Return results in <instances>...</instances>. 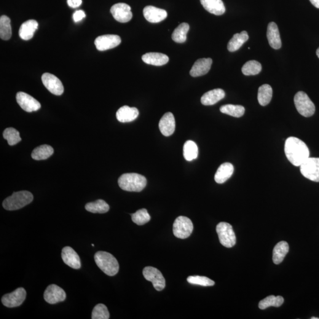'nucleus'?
I'll use <instances>...</instances> for the list:
<instances>
[{"mask_svg": "<svg viewBox=\"0 0 319 319\" xmlns=\"http://www.w3.org/2000/svg\"><path fill=\"white\" fill-rule=\"evenodd\" d=\"M311 319H319V318H314V317H312V318H311Z\"/></svg>", "mask_w": 319, "mask_h": 319, "instance_id": "47", "label": "nucleus"}, {"mask_svg": "<svg viewBox=\"0 0 319 319\" xmlns=\"http://www.w3.org/2000/svg\"><path fill=\"white\" fill-rule=\"evenodd\" d=\"M33 200V196L28 191L15 192L11 197H8L2 203L5 210L15 211L20 210L26 205L30 204Z\"/></svg>", "mask_w": 319, "mask_h": 319, "instance_id": "4", "label": "nucleus"}, {"mask_svg": "<svg viewBox=\"0 0 319 319\" xmlns=\"http://www.w3.org/2000/svg\"><path fill=\"white\" fill-rule=\"evenodd\" d=\"M273 96L272 87L268 84H264L259 88L258 92V103L261 106H266L270 104Z\"/></svg>", "mask_w": 319, "mask_h": 319, "instance_id": "31", "label": "nucleus"}, {"mask_svg": "<svg viewBox=\"0 0 319 319\" xmlns=\"http://www.w3.org/2000/svg\"><path fill=\"white\" fill-rule=\"evenodd\" d=\"M143 15L145 18L152 23H157L164 20L167 17L166 10L149 5L144 8Z\"/></svg>", "mask_w": 319, "mask_h": 319, "instance_id": "16", "label": "nucleus"}, {"mask_svg": "<svg viewBox=\"0 0 319 319\" xmlns=\"http://www.w3.org/2000/svg\"><path fill=\"white\" fill-rule=\"evenodd\" d=\"M316 55H317L318 57L319 58V47L318 48L317 51H316Z\"/></svg>", "mask_w": 319, "mask_h": 319, "instance_id": "46", "label": "nucleus"}, {"mask_svg": "<svg viewBox=\"0 0 319 319\" xmlns=\"http://www.w3.org/2000/svg\"><path fill=\"white\" fill-rule=\"evenodd\" d=\"M95 261L97 266L109 276H114L119 272V264L112 254L105 251H98L95 254Z\"/></svg>", "mask_w": 319, "mask_h": 319, "instance_id": "3", "label": "nucleus"}, {"mask_svg": "<svg viewBox=\"0 0 319 319\" xmlns=\"http://www.w3.org/2000/svg\"><path fill=\"white\" fill-rule=\"evenodd\" d=\"M142 60L148 65L160 66L166 65L169 61V58L163 53L150 52L142 56Z\"/></svg>", "mask_w": 319, "mask_h": 319, "instance_id": "23", "label": "nucleus"}, {"mask_svg": "<svg viewBox=\"0 0 319 319\" xmlns=\"http://www.w3.org/2000/svg\"><path fill=\"white\" fill-rule=\"evenodd\" d=\"M194 230L191 220L186 216L178 217L173 225V234L180 239H186L190 237Z\"/></svg>", "mask_w": 319, "mask_h": 319, "instance_id": "7", "label": "nucleus"}, {"mask_svg": "<svg viewBox=\"0 0 319 319\" xmlns=\"http://www.w3.org/2000/svg\"><path fill=\"white\" fill-rule=\"evenodd\" d=\"M67 2L69 7L72 8H77L82 3V0H67Z\"/></svg>", "mask_w": 319, "mask_h": 319, "instance_id": "43", "label": "nucleus"}, {"mask_svg": "<svg viewBox=\"0 0 319 319\" xmlns=\"http://www.w3.org/2000/svg\"><path fill=\"white\" fill-rule=\"evenodd\" d=\"M12 35L11 20L6 15H2L0 17V37L4 40H8Z\"/></svg>", "mask_w": 319, "mask_h": 319, "instance_id": "32", "label": "nucleus"}, {"mask_svg": "<svg viewBox=\"0 0 319 319\" xmlns=\"http://www.w3.org/2000/svg\"><path fill=\"white\" fill-rule=\"evenodd\" d=\"M85 13L84 11L78 10L75 12L73 15L74 20L75 22H79V21H81L83 18L85 17Z\"/></svg>", "mask_w": 319, "mask_h": 319, "instance_id": "42", "label": "nucleus"}, {"mask_svg": "<svg viewBox=\"0 0 319 319\" xmlns=\"http://www.w3.org/2000/svg\"><path fill=\"white\" fill-rule=\"evenodd\" d=\"M54 152V150L49 145H42L34 149L31 157L36 160H44L48 159Z\"/></svg>", "mask_w": 319, "mask_h": 319, "instance_id": "29", "label": "nucleus"}, {"mask_svg": "<svg viewBox=\"0 0 319 319\" xmlns=\"http://www.w3.org/2000/svg\"><path fill=\"white\" fill-rule=\"evenodd\" d=\"M295 106L302 116L310 117L315 112V106L309 96L304 92H297L294 98Z\"/></svg>", "mask_w": 319, "mask_h": 319, "instance_id": "5", "label": "nucleus"}, {"mask_svg": "<svg viewBox=\"0 0 319 319\" xmlns=\"http://www.w3.org/2000/svg\"><path fill=\"white\" fill-rule=\"evenodd\" d=\"M26 298V291L22 288H18L12 293L2 296L1 302L5 307L12 308L20 306Z\"/></svg>", "mask_w": 319, "mask_h": 319, "instance_id": "10", "label": "nucleus"}, {"mask_svg": "<svg viewBox=\"0 0 319 319\" xmlns=\"http://www.w3.org/2000/svg\"><path fill=\"white\" fill-rule=\"evenodd\" d=\"M248 39L249 36L246 31H243L240 33L235 34L228 44V50L231 52L239 50Z\"/></svg>", "mask_w": 319, "mask_h": 319, "instance_id": "27", "label": "nucleus"}, {"mask_svg": "<svg viewBox=\"0 0 319 319\" xmlns=\"http://www.w3.org/2000/svg\"><path fill=\"white\" fill-rule=\"evenodd\" d=\"M220 111L222 113L229 115L230 116L240 118L244 114L245 109L243 106L227 104L222 106L220 108Z\"/></svg>", "mask_w": 319, "mask_h": 319, "instance_id": "34", "label": "nucleus"}, {"mask_svg": "<svg viewBox=\"0 0 319 319\" xmlns=\"http://www.w3.org/2000/svg\"><path fill=\"white\" fill-rule=\"evenodd\" d=\"M143 274L145 279L150 281L157 291H162L165 288L166 281L162 273L152 267H145Z\"/></svg>", "mask_w": 319, "mask_h": 319, "instance_id": "9", "label": "nucleus"}, {"mask_svg": "<svg viewBox=\"0 0 319 319\" xmlns=\"http://www.w3.org/2000/svg\"><path fill=\"white\" fill-rule=\"evenodd\" d=\"M183 155L187 161L194 160L198 156V147L194 141L188 140L183 146Z\"/></svg>", "mask_w": 319, "mask_h": 319, "instance_id": "35", "label": "nucleus"}, {"mask_svg": "<svg viewBox=\"0 0 319 319\" xmlns=\"http://www.w3.org/2000/svg\"><path fill=\"white\" fill-rule=\"evenodd\" d=\"M287 158L292 165L300 166L309 158V148L304 142L299 138L290 137L287 139L284 146Z\"/></svg>", "mask_w": 319, "mask_h": 319, "instance_id": "1", "label": "nucleus"}, {"mask_svg": "<svg viewBox=\"0 0 319 319\" xmlns=\"http://www.w3.org/2000/svg\"><path fill=\"white\" fill-rule=\"evenodd\" d=\"M213 60L211 58L199 59L195 61L190 71L192 77H199L208 74L211 68Z\"/></svg>", "mask_w": 319, "mask_h": 319, "instance_id": "19", "label": "nucleus"}, {"mask_svg": "<svg viewBox=\"0 0 319 319\" xmlns=\"http://www.w3.org/2000/svg\"><path fill=\"white\" fill-rule=\"evenodd\" d=\"M66 297L65 291L55 284H51L48 286L44 293L45 301L51 304L65 301Z\"/></svg>", "mask_w": 319, "mask_h": 319, "instance_id": "15", "label": "nucleus"}, {"mask_svg": "<svg viewBox=\"0 0 319 319\" xmlns=\"http://www.w3.org/2000/svg\"><path fill=\"white\" fill-rule=\"evenodd\" d=\"M225 96V92L223 90L214 89L206 92L201 98V103L203 106H213L222 100Z\"/></svg>", "mask_w": 319, "mask_h": 319, "instance_id": "24", "label": "nucleus"}, {"mask_svg": "<svg viewBox=\"0 0 319 319\" xmlns=\"http://www.w3.org/2000/svg\"><path fill=\"white\" fill-rule=\"evenodd\" d=\"M61 258L68 266L74 269H79L81 267V262L78 254L70 246H66L61 251Z\"/></svg>", "mask_w": 319, "mask_h": 319, "instance_id": "18", "label": "nucleus"}, {"mask_svg": "<svg viewBox=\"0 0 319 319\" xmlns=\"http://www.w3.org/2000/svg\"><path fill=\"white\" fill-rule=\"evenodd\" d=\"M92 319H108L109 313L106 305L98 304L93 308L92 313Z\"/></svg>", "mask_w": 319, "mask_h": 319, "instance_id": "40", "label": "nucleus"}, {"mask_svg": "<svg viewBox=\"0 0 319 319\" xmlns=\"http://www.w3.org/2000/svg\"><path fill=\"white\" fill-rule=\"evenodd\" d=\"M234 166L229 163H225L219 166L214 175V181L218 184L227 182L234 173Z\"/></svg>", "mask_w": 319, "mask_h": 319, "instance_id": "22", "label": "nucleus"}, {"mask_svg": "<svg viewBox=\"0 0 319 319\" xmlns=\"http://www.w3.org/2000/svg\"><path fill=\"white\" fill-rule=\"evenodd\" d=\"M311 3L318 9H319V0H310Z\"/></svg>", "mask_w": 319, "mask_h": 319, "instance_id": "45", "label": "nucleus"}, {"mask_svg": "<svg viewBox=\"0 0 319 319\" xmlns=\"http://www.w3.org/2000/svg\"><path fill=\"white\" fill-rule=\"evenodd\" d=\"M16 100L21 108L28 112L37 111L41 108V104L38 101L25 92H18Z\"/></svg>", "mask_w": 319, "mask_h": 319, "instance_id": "11", "label": "nucleus"}, {"mask_svg": "<svg viewBox=\"0 0 319 319\" xmlns=\"http://www.w3.org/2000/svg\"><path fill=\"white\" fill-rule=\"evenodd\" d=\"M122 43L120 37L114 34H106L100 36L95 40L96 49L100 51H105L116 47Z\"/></svg>", "mask_w": 319, "mask_h": 319, "instance_id": "13", "label": "nucleus"}, {"mask_svg": "<svg viewBox=\"0 0 319 319\" xmlns=\"http://www.w3.org/2000/svg\"><path fill=\"white\" fill-rule=\"evenodd\" d=\"M261 69L262 66L258 61H247L243 66L242 72L246 76H251V75H258L261 71Z\"/></svg>", "mask_w": 319, "mask_h": 319, "instance_id": "36", "label": "nucleus"}, {"mask_svg": "<svg viewBox=\"0 0 319 319\" xmlns=\"http://www.w3.org/2000/svg\"><path fill=\"white\" fill-rule=\"evenodd\" d=\"M159 127L163 136L168 137L172 135L176 128L175 119L173 114L168 112L163 115L160 121Z\"/></svg>", "mask_w": 319, "mask_h": 319, "instance_id": "17", "label": "nucleus"}, {"mask_svg": "<svg viewBox=\"0 0 319 319\" xmlns=\"http://www.w3.org/2000/svg\"><path fill=\"white\" fill-rule=\"evenodd\" d=\"M111 13L115 20L120 23H127L132 19L131 7L125 3H117L111 7Z\"/></svg>", "mask_w": 319, "mask_h": 319, "instance_id": "14", "label": "nucleus"}, {"mask_svg": "<svg viewBox=\"0 0 319 319\" xmlns=\"http://www.w3.org/2000/svg\"><path fill=\"white\" fill-rule=\"evenodd\" d=\"M85 209L90 213H105L109 210V206L106 201L99 199L95 202L88 203L85 205Z\"/></svg>", "mask_w": 319, "mask_h": 319, "instance_id": "30", "label": "nucleus"}, {"mask_svg": "<svg viewBox=\"0 0 319 319\" xmlns=\"http://www.w3.org/2000/svg\"><path fill=\"white\" fill-rule=\"evenodd\" d=\"M289 245L286 241H281L273 249V260L275 264H279L289 253Z\"/></svg>", "mask_w": 319, "mask_h": 319, "instance_id": "28", "label": "nucleus"}, {"mask_svg": "<svg viewBox=\"0 0 319 319\" xmlns=\"http://www.w3.org/2000/svg\"><path fill=\"white\" fill-rule=\"evenodd\" d=\"M187 282L195 285H199L204 287L213 286L214 282L213 280L203 276H189L187 278Z\"/></svg>", "mask_w": 319, "mask_h": 319, "instance_id": "39", "label": "nucleus"}, {"mask_svg": "<svg viewBox=\"0 0 319 319\" xmlns=\"http://www.w3.org/2000/svg\"><path fill=\"white\" fill-rule=\"evenodd\" d=\"M131 215L134 223L140 226L147 224L151 219V217L146 209H141L137 211L136 213L131 214Z\"/></svg>", "mask_w": 319, "mask_h": 319, "instance_id": "38", "label": "nucleus"}, {"mask_svg": "<svg viewBox=\"0 0 319 319\" xmlns=\"http://www.w3.org/2000/svg\"><path fill=\"white\" fill-rule=\"evenodd\" d=\"M139 111L135 107L123 106L118 110L116 113L117 119L121 122H132L137 119Z\"/></svg>", "mask_w": 319, "mask_h": 319, "instance_id": "20", "label": "nucleus"}, {"mask_svg": "<svg viewBox=\"0 0 319 319\" xmlns=\"http://www.w3.org/2000/svg\"><path fill=\"white\" fill-rule=\"evenodd\" d=\"M3 137L7 140L10 146H15L21 141L19 132L12 127L7 128L4 130Z\"/></svg>", "mask_w": 319, "mask_h": 319, "instance_id": "37", "label": "nucleus"}, {"mask_svg": "<svg viewBox=\"0 0 319 319\" xmlns=\"http://www.w3.org/2000/svg\"><path fill=\"white\" fill-rule=\"evenodd\" d=\"M284 299L283 297L277 296L275 299V307H280L283 304Z\"/></svg>", "mask_w": 319, "mask_h": 319, "instance_id": "44", "label": "nucleus"}, {"mask_svg": "<svg viewBox=\"0 0 319 319\" xmlns=\"http://www.w3.org/2000/svg\"><path fill=\"white\" fill-rule=\"evenodd\" d=\"M300 167L302 175L305 178L319 182V158H308Z\"/></svg>", "mask_w": 319, "mask_h": 319, "instance_id": "8", "label": "nucleus"}, {"mask_svg": "<svg viewBox=\"0 0 319 319\" xmlns=\"http://www.w3.org/2000/svg\"><path fill=\"white\" fill-rule=\"evenodd\" d=\"M43 84L50 92L55 95H61L64 92V87L61 80L49 73H45L42 76Z\"/></svg>", "mask_w": 319, "mask_h": 319, "instance_id": "12", "label": "nucleus"}, {"mask_svg": "<svg viewBox=\"0 0 319 319\" xmlns=\"http://www.w3.org/2000/svg\"><path fill=\"white\" fill-rule=\"evenodd\" d=\"M267 36L270 46L274 49H279L281 47L279 30L278 26L274 22L269 24L267 28Z\"/></svg>", "mask_w": 319, "mask_h": 319, "instance_id": "21", "label": "nucleus"}, {"mask_svg": "<svg viewBox=\"0 0 319 319\" xmlns=\"http://www.w3.org/2000/svg\"><path fill=\"white\" fill-rule=\"evenodd\" d=\"M220 243L225 247L231 248L236 244V236L231 225L220 222L216 226Z\"/></svg>", "mask_w": 319, "mask_h": 319, "instance_id": "6", "label": "nucleus"}, {"mask_svg": "<svg viewBox=\"0 0 319 319\" xmlns=\"http://www.w3.org/2000/svg\"><path fill=\"white\" fill-rule=\"evenodd\" d=\"M38 23L34 20H29L25 21L20 26L19 36L24 40H29L34 36V33L38 28Z\"/></svg>", "mask_w": 319, "mask_h": 319, "instance_id": "26", "label": "nucleus"}, {"mask_svg": "<svg viewBox=\"0 0 319 319\" xmlns=\"http://www.w3.org/2000/svg\"><path fill=\"white\" fill-rule=\"evenodd\" d=\"M276 297L274 296H270L266 297L261 301H260L258 307L260 309L264 310L271 306L275 307Z\"/></svg>", "mask_w": 319, "mask_h": 319, "instance_id": "41", "label": "nucleus"}, {"mask_svg": "<svg viewBox=\"0 0 319 319\" xmlns=\"http://www.w3.org/2000/svg\"><path fill=\"white\" fill-rule=\"evenodd\" d=\"M201 4L208 12L216 15H224L225 7L222 0H200Z\"/></svg>", "mask_w": 319, "mask_h": 319, "instance_id": "25", "label": "nucleus"}, {"mask_svg": "<svg viewBox=\"0 0 319 319\" xmlns=\"http://www.w3.org/2000/svg\"><path fill=\"white\" fill-rule=\"evenodd\" d=\"M120 188L128 192H140L146 186L147 179L138 173H125L119 179Z\"/></svg>", "mask_w": 319, "mask_h": 319, "instance_id": "2", "label": "nucleus"}, {"mask_svg": "<svg viewBox=\"0 0 319 319\" xmlns=\"http://www.w3.org/2000/svg\"><path fill=\"white\" fill-rule=\"evenodd\" d=\"M189 25L186 23L181 24L176 28L172 33V39L178 44H183L186 41L187 34L189 30Z\"/></svg>", "mask_w": 319, "mask_h": 319, "instance_id": "33", "label": "nucleus"}]
</instances>
